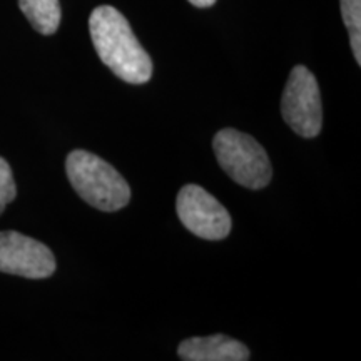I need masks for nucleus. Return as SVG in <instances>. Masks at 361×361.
<instances>
[{
	"label": "nucleus",
	"mask_w": 361,
	"mask_h": 361,
	"mask_svg": "<svg viewBox=\"0 0 361 361\" xmlns=\"http://www.w3.org/2000/svg\"><path fill=\"white\" fill-rule=\"evenodd\" d=\"M189 2H191L194 7L206 8V7H211V6H214V4H216V0H189Z\"/></svg>",
	"instance_id": "11"
},
{
	"label": "nucleus",
	"mask_w": 361,
	"mask_h": 361,
	"mask_svg": "<svg viewBox=\"0 0 361 361\" xmlns=\"http://www.w3.org/2000/svg\"><path fill=\"white\" fill-rule=\"evenodd\" d=\"M19 7L39 34L52 35L61 25L59 0H19Z\"/></svg>",
	"instance_id": "8"
},
{
	"label": "nucleus",
	"mask_w": 361,
	"mask_h": 361,
	"mask_svg": "<svg viewBox=\"0 0 361 361\" xmlns=\"http://www.w3.org/2000/svg\"><path fill=\"white\" fill-rule=\"evenodd\" d=\"M213 149L221 169L239 186L258 191L269 184L273 166L264 147L250 134L223 129L214 135Z\"/></svg>",
	"instance_id": "3"
},
{
	"label": "nucleus",
	"mask_w": 361,
	"mask_h": 361,
	"mask_svg": "<svg viewBox=\"0 0 361 361\" xmlns=\"http://www.w3.org/2000/svg\"><path fill=\"white\" fill-rule=\"evenodd\" d=\"M284 123L305 139L316 137L323 128V104L316 78L305 66L293 67L281 97Z\"/></svg>",
	"instance_id": "4"
},
{
	"label": "nucleus",
	"mask_w": 361,
	"mask_h": 361,
	"mask_svg": "<svg viewBox=\"0 0 361 361\" xmlns=\"http://www.w3.org/2000/svg\"><path fill=\"white\" fill-rule=\"evenodd\" d=\"M71 186L82 200L104 213L123 209L130 201V188L119 171L92 152L72 151L66 159Z\"/></svg>",
	"instance_id": "2"
},
{
	"label": "nucleus",
	"mask_w": 361,
	"mask_h": 361,
	"mask_svg": "<svg viewBox=\"0 0 361 361\" xmlns=\"http://www.w3.org/2000/svg\"><path fill=\"white\" fill-rule=\"evenodd\" d=\"M341 16L350 34V44L356 64H361V0H340Z\"/></svg>",
	"instance_id": "9"
},
{
	"label": "nucleus",
	"mask_w": 361,
	"mask_h": 361,
	"mask_svg": "<svg viewBox=\"0 0 361 361\" xmlns=\"http://www.w3.org/2000/svg\"><path fill=\"white\" fill-rule=\"evenodd\" d=\"M89 29L101 61L128 84H146L152 75V61L135 37L129 22L117 8L96 7Z\"/></svg>",
	"instance_id": "1"
},
{
	"label": "nucleus",
	"mask_w": 361,
	"mask_h": 361,
	"mask_svg": "<svg viewBox=\"0 0 361 361\" xmlns=\"http://www.w3.org/2000/svg\"><path fill=\"white\" fill-rule=\"evenodd\" d=\"M178 355L184 361H246L251 356L241 341L224 335L188 338L179 345Z\"/></svg>",
	"instance_id": "7"
},
{
	"label": "nucleus",
	"mask_w": 361,
	"mask_h": 361,
	"mask_svg": "<svg viewBox=\"0 0 361 361\" xmlns=\"http://www.w3.org/2000/svg\"><path fill=\"white\" fill-rule=\"evenodd\" d=\"M56 271V258L44 243L17 231H0V273L44 279Z\"/></svg>",
	"instance_id": "6"
},
{
	"label": "nucleus",
	"mask_w": 361,
	"mask_h": 361,
	"mask_svg": "<svg viewBox=\"0 0 361 361\" xmlns=\"http://www.w3.org/2000/svg\"><path fill=\"white\" fill-rule=\"evenodd\" d=\"M17 196L16 180L8 162L0 157V214L6 211L8 202H12Z\"/></svg>",
	"instance_id": "10"
},
{
	"label": "nucleus",
	"mask_w": 361,
	"mask_h": 361,
	"mask_svg": "<svg viewBox=\"0 0 361 361\" xmlns=\"http://www.w3.org/2000/svg\"><path fill=\"white\" fill-rule=\"evenodd\" d=\"M176 211L184 228L197 238L219 241L231 233L233 221L226 207L197 184H188L180 189Z\"/></svg>",
	"instance_id": "5"
}]
</instances>
